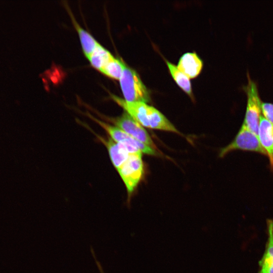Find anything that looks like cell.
I'll return each instance as SVG.
<instances>
[{"mask_svg":"<svg viewBox=\"0 0 273 273\" xmlns=\"http://www.w3.org/2000/svg\"><path fill=\"white\" fill-rule=\"evenodd\" d=\"M111 97L143 126L175 132L179 131L159 111L144 102H129L114 95Z\"/></svg>","mask_w":273,"mask_h":273,"instance_id":"obj_1","label":"cell"},{"mask_svg":"<svg viewBox=\"0 0 273 273\" xmlns=\"http://www.w3.org/2000/svg\"><path fill=\"white\" fill-rule=\"evenodd\" d=\"M122 65L123 70L119 82L124 100L129 102H149L150 93L139 74L123 61Z\"/></svg>","mask_w":273,"mask_h":273,"instance_id":"obj_2","label":"cell"},{"mask_svg":"<svg viewBox=\"0 0 273 273\" xmlns=\"http://www.w3.org/2000/svg\"><path fill=\"white\" fill-rule=\"evenodd\" d=\"M91 118L101 126L114 142L122 145L130 154L145 153L156 156L157 150L132 138L116 126H113L97 119L92 116Z\"/></svg>","mask_w":273,"mask_h":273,"instance_id":"obj_3","label":"cell"},{"mask_svg":"<svg viewBox=\"0 0 273 273\" xmlns=\"http://www.w3.org/2000/svg\"><path fill=\"white\" fill-rule=\"evenodd\" d=\"M142 155V153L129 154L126 161L117 169L127 190L128 206H130L132 195L144 174Z\"/></svg>","mask_w":273,"mask_h":273,"instance_id":"obj_4","label":"cell"},{"mask_svg":"<svg viewBox=\"0 0 273 273\" xmlns=\"http://www.w3.org/2000/svg\"><path fill=\"white\" fill-rule=\"evenodd\" d=\"M248 83L243 86L247 97L246 110L243 123L251 131L258 136L261 117V101L259 96L257 86L247 73Z\"/></svg>","mask_w":273,"mask_h":273,"instance_id":"obj_5","label":"cell"},{"mask_svg":"<svg viewBox=\"0 0 273 273\" xmlns=\"http://www.w3.org/2000/svg\"><path fill=\"white\" fill-rule=\"evenodd\" d=\"M236 150L255 152L267 156L260 143L258 136L249 130L244 124H242L234 140L221 149L219 157L222 158L229 152Z\"/></svg>","mask_w":273,"mask_h":273,"instance_id":"obj_6","label":"cell"},{"mask_svg":"<svg viewBox=\"0 0 273 273\" xmlns=\"http://www.w3.org/2000/svg\"><path fill=\"white\" fill-rule=\"evenodd\" d=\"M111 121L115 126L132 138L154 149H156L150 136L143 126L127 112H124L121 116Z\"/></svg>","mask_w":273,"mask_h":273,"instance_id":"obj_7","label":"cell"},{"mask_svg":"<svg viewBox=\"0 0 273 273\" xmlns=\"http://www.w3.org/2000/svg\"><path fill=\"white\" fill-rule=\"evenodd\" d=\"M258 138L267 153L270 167L273 170V125L262 115L259 121Z\"/></svg>","mask_w":273,"mask_h":273,"instance_id":"obj_8","label":"cell"},{"mask_svg":"<svg viewBox=\"0 0 273 273\" xmlns=\"http://www.w3.org/2000/svg\"><path fill=\"white\" fill-rule=\"evenodd\" d=\"M203 65L202 60L196 53L188 52L180 57L176 66L190 78H194L200 73Z\"/></svg>","mask_w":273,"mask_h":273,"instance_id":"obj_9","label":"cell"},{"mask_svg":"<svg viewBox=\"0 0 273 273\" xmlns=\"http://www.w3.org/2000/svg\"><path fill=\"white\" fill-rule=\"evenodd\" d=\"M266 223L267 241L264 254L259 261L258 273H273V220L268 219Z\"/></svg>","mask_w":273,"mask_h":273,"instance_id":"obj_10","label":"cell"},{"mask_svg":"<svg viewBox=\"0 0 273 273\" xmlns=\"http://www.w3.org/2000/svg\"><path fill=\"white\" fill-rule=\"evenodd\" d=\"M98 137L107 147L111 162L118 169L128 159L130 154L124 146L114 142L110 137L108 139Z\"/></svg>","mask_w":273,"mask_h":273,"instance_id":"obj_11","label":"cell"},{"mask_svg":"<svg viewBox=\"0 0 273 273\" xmlns=\"http://www.w3.org/2000/svg\"><path fill=\"white\" fill-rule=\"evenodd\" d=\"M73 25L78 34L84 54L87 58L100 44L98 41L86 30L83 29L70 14Z\"/></svg>","mask_w":273,"mask_h":273,"instance_id":"obj_12","label":"cell"},{"mask_svg":"<svg viewBox=\"0 0 273 273\" xmlns=\"http://www.w3.org/2000/svg\"><path fill=\"white\" fill-rule=\"evenodd\" d=\"M170 74L178 86L191 97H192V89L190 78L179 70L176 66L165 60Z\"/></svg>","mask_w":273,"mask_h":273,"instance_id":"obj_13","label":"cell"},{"mask_svg":"<svg viewBox=\"0 0 273 273\" xmlns=\"http://www.w3.org/2000/svg\"><path fill=\"white\" fill-rule=\"evenodd\" d=\"M113 55L100 44L87 58L92 66L101 71Z\"/></svg>","mask_w":273,"mask_h":273,"instance_id":"obj_14","label":"cell"},{"mask_svg":"<svg viewBox=\"0 0 273 273\" xmlns=\"http://www.w3.org/2000/svg\"><path fill=\"white\" fill-rule=\"evenodd\" d=\"M122 70V60L117 59L113 56L100 72L109 77L119 80Z\"/></svg>","mask_w":273,"mask_h":273,"instance_id":"obj_15","label":"cell"},{"mask_svg":"<svg viewBox=\"0 0 273 273\" xmlns=\"http://www.w3.org/2000/svg\"><path fill=\"white\" fill-rule=\"evenodd\" d=\"M261 108L263 117L273 125V104L262 102Z\"/></svg>","mask_w":273,"mask_h":273,"instance_id":"obj_16","label":"cell"},{"mask_svg":"<svg viewBox=\"0 0 273 273\" xmlns=\"http://www.w3.org/2000/svg\"><path fill=\"white\" fill-rule=\"evenodd\" d=\"M90 252L92 254V256L93 257L94 260L96 262V264L97 265V266L99 270L100 273H105L104 270L103 269V268L100 263V262L97 259V257L96 256V253L94 251V250H92L90 251Z\"/></svg>","mask_w":273,"mask_h":273,"instance_id":"obj_17","label":"cell"}]
</instances>
